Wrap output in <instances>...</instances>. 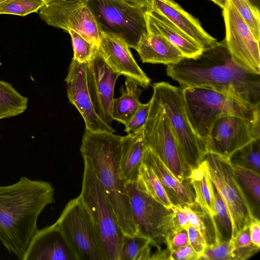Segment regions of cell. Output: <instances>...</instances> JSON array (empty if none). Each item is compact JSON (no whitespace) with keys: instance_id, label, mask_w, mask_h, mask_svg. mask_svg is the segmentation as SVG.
Here are the masks:
<instances>
[{"instance_id":"cell-32","label":"cell","mask_w":260,"mask_h":260,"mask_svg":"<svg viewBox=\"0 0 260 260\" xmlns=\"http://www.w3.org/2000/svg\"><path fill=\"white\" fill-rule=\"evenodd\" d=\"M44 5L43 0H5L0 3V14L24 16L38 12Z\"/></svg>"},{"instance_id":"cell-10","label":"cell","mask_w":260,"mask_h":260,"mask_svg":"<svg viewBox=\"0 0 260 260\" xmlns=\"http://www.w3.org/2000/svg\"><path fill=\"white\" fill-rule=\"evenodd\" d=\"M54 223L76 260H104L91 217L79 196L68 203Z\"/></svg>"},{"instance_id":"cell-34","label":"cell","mask_w":260,"mask_h":260,"mask_svg":"<svg viewBox=\"0 0 260 260\" xmlns=\"http://www.w3.org/2000/svg\"><path fill=\"white\" fill-rule=\"evenodd\" d=\"M234 246L232 240H220L207 245L198 260H232Z\"/></svg>"},{"instance_id":"cell-30","label":"cell","mask_w":260,"mask_h":260,"mask_svg":"<svg viewBox=\"0 0 260 260\" xmlns=\"http://www.w3.org/2000/svg\"><path fill=\"white\" fill-rule=\"evenodd\" d=\"M151 242L149 238L139 234L124 236L119 260H142L144 252Z\"/></svg>"},{"instance_id":"cell-16","label":"cell","mask_w":260,"mask_h":260,"mask_svg":"<svg viewBox=\"0 0 260 260\" xmlns=\"http://www.w3.org/2000/svg\"><path fill=\"white\" fill-rule=\"evenodd\" d=\"M87 64L88 62L80 63L73 58L65 79L69 101L81 114L86 130L114 133L115 129L102 120L94 109L87 86Z\"/></svg>"},{"instance_id":"cell-48","label":"cell","mask_w":260,"mask_h":260,"mask_svg":"<svg viewBox=\"0 0 260 260\" xmlns=\"http://www.w3.org/2000/svg\"><path fill=\"white\" fill-rule=\"evenodd\" d=\"M5 0H0V3H2V2L4 1Z\"/></svg>"},{"instance_id":"cell-14","label":"cell","mask_w":260,"mask_h":260,"mask_svg":"<svg viewBox=\"0 0 260 260\" xmlns=\"http://www.w3.org/2000/svg\"><path fill=\"white\" fill-rule=\"evenodd\" d=\"M260 138L259 120L226 115L213 123L205 140L207 151L230 158L237 150Z\"/></svg>"},{"instance_id":"cell-20","label":"cell","mask_w":260,"mask_h":260,"mask_svg":"<svg viewBox=\"0 0 260 260\" xmlns=\"http://www.w3.org/2000/svg\"><path fill=\"white\" fill-rule=\"evenodd\" d=\"M143 161L151 167L172 205L192 206L197 204L189 179L184 182L180 181L158 156L148 147L145 151Z\"/></svg>"},{"instance_id":"cell-47","label":"cell","mask_w":260,"mask_h":260,"mask_svg":"<svg viewBox=\"0 0 260 260\" xmlns=\"http://www.w3.org/2000/svg\"><path fill=\"white\" fill-rule=\"evenodd\" d=\"M43 1L45 2V4H49L52 2H53L56 0H43Z\"/></svg>"},{"instance_id":"cell-49","label":"cell","mask_w":260,"mask_h":260,"mask_svg":"<svg viewBox=\"0 0 260 260\" xmlns=\"http://www.w3.org/2000/svg\"><path fill=\"white\" fill-rule=\"evenodd\" d=\"M0 65H1V63H0Z\"/></svg>"},{"instance_id":"cell-6","label":"cell","mask_w":260,"mask_h":260,"mask_svg":"<svg viewBox=\"0 0 260 260\" xmlns=\"http://www.w3.org/2000/svg\"><path fill=\"white\" fill-rule=\"evenodd\" d=\"M152 87V96L165 111L180 153L191 171L202 162L207 149L189 120L183 89L164 81L154 83Z\"/></svg>"},{"instance_id":"cell-26","label":"cell","mask_w":260,"mask_h":260,"mask_svg":"<svg viewBox=\"0 0 260 260\" xmlns=\"http://www.w3.org/2000/svg\"><path fill=\"white\" fill-rule=\"evenodd\" d=\"M28 100L11 84L0 81V119L14 117L24 112L27 107Z\"/></svg>"},{"instance_id":"cell-46","label":"cell","mask_w":260,"mask_h":260,"mask_svg":"<svg viewBox=\"0 0 260 260\" xmlns=\"http://www.w3.org/2000/svg\"><path fill=\"white\" fill-rule=\"evenodd\" d=\"M209 1H211L213 2H214L215 4H216V5H217L218 6H219L220 7L221 5H220V3L219 0H209Z\"/></svg>"},{"instance_id":"cell-36","label":"cell","mask_w":260,"mask_h":260,"mask_svg":"<svg viewBox=\"0 0 260 260\" xmlns=\"http://www.w3.org/2000/svg\"><path fill=\"white\" fill-rule=\"evenodd\" d=\"M151 100L146 104L141 103L125 126V131L127 134L132 133L139 129L145 125L149 111Z\"/></svg>"},{"instance_id":"cell-15","label":"cell","mask_w":260,"mask_h":260,"mask_svg":"<svg viewBox=\"0 0 260 260\" xmlns=\"http://www.w3.org/2000/svg\"><path fill=\"white\" fill-rule=\"evenodd\" d=\"M120 76L108 64L99 46H96L88 61L86 76L90 98L97 115L110 125L116 81Z\"/></svg>"},{"instance_id":"cell-9","label":"cell","mask_w":260,"mask_h":260,"mask_svg":"<svg viewBox=\"0 0 260 260\" xmlns=\"http://www.w3.org/2000/svg\"><path fill=\"white\" fill-rule=\"evenodd\" d=\"M126 188L137 234L149 238L154 244H166L167 237L180 229L172 209L140 189L136 182L127 181Z\"/></svg>"},{"instance_id":"cell-28","label":"cell","mask_w":260,"mask_h":260,"mask_svg":"<svg viewBox=\"0 0 260 260\" xmlns=\"http://www.w3.org/2000/svg\"><path fill=\"white\" fill-rule=\"evenodd\" d=\"M230 159L233 165L260 174V138L252 140L237 150Z\"/></svg>"},{"instance_id":"cell-31","label":"cell","mask_w":260,"mask_h":260,"mask_svg":"<svg viewBox=\"0 0 260 260\" xmlns=\"http://www.w3.org/2000/svg\"><path fill=\"white\" fill-rule=\"evenodd\" d=\"M233 165L236 175L243 188L246 190L259 210L260 203V174L250 169Z\"/></svg>"},{"instance_id":"cell-11","label":"cell","mask_w":260,"mask_h":260,"mask_svg":"<svg viewBox=\"0 0 260 260\" xmlns=\"http://www.w3.org/2000/svg\"><path fill=\"white\" fill-rule=\"evenodd\" d=\"M144 135L147 146L181 182L189 180L191 172L179 150L168 118L152 96Z\"/></svg>"},{"instance_id":"cell-42","label":"cell","mask_w":260,"mask_h":260,"mask_svg":"<svg viewBox=\"0 0 260 260\" xmlns=\"http://www.w3.org/2000/svg\"><path fill=\"white\" fill-rule=\"evenodd\" d=\"M248 228L252 243L260 248V221L259 218L255 217L250 223Z\"/></svg>"},{"instance_id":"cell-41","label":"cell","mask_w":260,"mask_h":260,"mask_svg":"<svg viewBox=\"0 0 260 260\" xmlns=\"http://www.w3.org/2000/svg\"><path fill=\"white\" fill-rule=\"evenodd\" d=\"M231 240L234 246V249L252 244L250 240L248 226L241 230L236 237Z\"/></svg>"},{"instance_id":"cell-13","label":"cell","mask_w":260,"mask_h":260,"mask_svg":"<svg viewBox=\"0 0 260 260\" xmlns=\"http://www.w3.org/2000/svg\"><path fill=\"white\" fill-rule=\"evenodd\" d=\"M224 39L233 61L245 71L260 75L259 41L228 0L223 9Z\"/></svg>"},{"instance_id":"cell-17","label":"cell","mask_w":260,"mask_h":260,"mask_svg":"<svg viewBox=\"0 0 260 260\" xmlns=\"http://www.w3.org/2000/svg\"><path fill=\"white\" fill-rule=\"evenodd\" d=\"M99 47L106 61L114 71L132 79L139 86L148 87L150 79L137 64L129 47L123 40L101 31Z\"/></svg>"},{"instance_id":"cell-24","label":"cell","mask_w":260,"mask_h":260,"mask_svg":"<svg viewBox=\"0 0 260 260\" xmlns=\"http://www.w3.org/2000/svg\"><path fill=\"white\" fill-rule=\"evenodd\" d=\"M134 80L126 78L125 88L123 89L121 96L114 99L112 117L124 125L127 124L141 104L139 98L142 90Z\"/></svg>"},{"instance_id":"cell-21","label":"cell","mask_w":260,"mask_h":260,"mask_svg":"<svg viewBox=\"0 0 260 260\" xmlns=\"http://www.w3.org/2000/svg\"><path fill=\"white\" fill-rule=\"evenodd\" d=\"M147 30L159 34L177 47L184 57L195 58L203 52L202 47L163 15L146 10Z\"/></svg>"},{"instance_id":"cell-1","label":"cell","mask_w":260,"mask_h":260,"mask_svg":"<svg viewBox=\"0 0 260 260\" xmlns=\"http://www.w3.org/2000/svg\"><path fill=\"white\" fill-rule=\"evenodd\" d=\"M167 75L182 89L203 87L260 105V75L248 73L233 60L224 39L195 58L167 66Z\"/></svg>"},{"instance_id":"cell-38","label":"cell","mask_w":260,"mask_h":260,"mask_svg":"<svg viewBox=\"0 0 260 260\" xmlns=\"http://www.w3.org/2000/svg\"><path fill=\"white\" fill-rule=\"evenodd\" d=\"M186 230L188 235V244L200 257L207 246L204 238L200 233L191 225Z\"/></svg>"},{"instance_id":"cell-43","label":"cell","mask_w":260,"mask_h":260,"mask_svg":"<svg viewBox=\"0 0 260 260\" xmlns=\"http://www.w3.org/2000/svg\"><path fill=\"white\" fill-rule=\"evenodd\" d=\"M170 207L175 214L178 228L186 230L190 224L185 213L178 205H172Z\"/></svg>"},{"instance_id":"cell-37","label":"cell","mask_w":260,"mask_h":260,"mask_svg":"<svg viewBox=\"0 0 260 260\" xmlns=\"http://www.w3.org/2000/svg\"><path fill=\"white\" fill-rule=\"evenodd\" d=\"M166 243L169 251L188 244V238L185 229H179L172 232L166 238Z\"/></svg>"},{"instance_id":"cell-25","label":"cell","mask_w":260,"mask_h":260,"mask_svg":"<svg viewBox=\"0 0 260 260\" xmlns=\"http://www.w3.org/2000/svg\"><path fill=\"white\" fill-rule=\"evenodd\" d=\"M189 179L194 191L196 202L203 210L214 217V187L203 161L191 171Z\"/></svg>"},{"instance_id":"cell-3","label":"cell","mask_w":260,"mask_h":260,"mask_svg":"<svg viewBox=\"0 0 260 260\" xmlns=\"http://www.w3.org/2000/svg\"><path fill=\"white\" fill-rule=\"evenodd\" d=\"M121 139L113 133L85 129L80 152L90 161L124 236H133L138 232L132 217L127 182L120 167Z\"/></svg>"},{"instance_id":"cell-22","label":"cell","mask_w":260,"mask_h":260,"mask_svg":"<svg viewBox=\"0 0 260 260\" xmlns=\"http://www.w3.org/2000/svg\"><path fill=\"white\" fill-rule=\"evenodd\" d=\"M136 50L144 63L168 66L176 64L184 58L180 51L164 36L148 30Z\"/></svg>"},{"instance_id":"cell-18","label":"cell","mask_w":260,"mask_h":260,"mask_svg":"<svg viewBox=\"0 0 260 260\" xmlns=\"http://www.w3.org/2000/svg\"><path fill=\"white\" fill-rule=\"evenodd\" d=\"M147 10L158 13L207 50L218 42L202 27L200 21L186 11L175 0H149Z\"/></svg>"},{"instance_id":"cell-35","label":"cell","mask_w":260,"mask_h":260,"mask_svg":"<svg viewBox=\"0 0 260 260\" xmlns=\"http://www.w3.org/2000/svg\"><path fill=\"white\" fill-rule=\"evenodd\" d=\"M73 48V58L83 63L88 62L91 58L96 46L89 42L74 30H69Z\"/></svg>"},{"instance_id":"cell-27","label":"cell","mask_w":260,"mask_h":260,"mask_svg":"<svg viewBox=\"0 0 260 260\" xmlns=\"http://www.w3.org/2000/svg\"><path fill=\"white\" fill-rule=\"evenodd\" d=\"M138 187L164 205L170 207L172 204L157 176L147 164L142 162L137 181Z\"/></svg>"},{"instance_id":"cell-5","label":"cell","mask_w":260,"mask_h":260,"mask_svg":"<svg viewBox=\"0 0 260 260\" xmlns=\"http://www.w3.org/2000/svg\"><path fill=\"white\" fill-rule=\"evenodd\" d=\"M84 160L79 196L93 221L104 260H119L124 235L90 161Z\"/></svg>"},{"instance_id":"cell-4","label":"cell","mask_w":260,"mask_h":260,"mask_svg":"<svg viewBox=\"0 0 260 260\" xmlns=\"http://www.w3.org/2000/svg\"><path fill=\"white\" fill-rule=\"evenodd\" d=\"M187 114L192 127L205 142L214 122L235 115L260 120V105L254 106L222 92L203 87L183 89Z\"/></svg>"},{"instance_id":"cell-8","label":"cell","mask_w":260,"mask_h":260,"mask_svg":"<svg viewBox=\"0 0 260 260\" xmlns=\"http://www.w3.org/2000/svg\"><path fill=\"white\" fill-rule=\"evenodd\" d=\"M100 31L111 34L136 49L147 33L145 8L125 0H86Z\"/></svg>"},{"instance_id":"cell-44","label":"cell","mask_w":260,"mask_h":260,"mask_svg":"<svg viewBox=\"0 0 260 260\" xmlns=\"http://www.w3.org/2000/svg\"><path fill=\"white\" fill-rule=\"evenodd\" d=\"M128 3L138 7L147 8L149 6V0H125Z\"/></svg>"},{"instance_id":"cell-40","label":"cell","mask_w":260,"mask_h":260,"mask_svg":"<svg viewBox=\"0 0 260 260\" xmlns=\"http://www.w3.org/2000/svg\"><path fill=\"white\" fill-rule=\"evenodd\" d=\"M260 248L251 244L249 245L235 248L233 251L232 260H245L255 254Z\"/></svg>"},{"instance_id":"cell-7","label":"cell","mask_w":260,"mask_h":260,"mask_svg":"<svg viewBox=\"0 0 260 260\" xmlns=\"http://www.w3.org/2000/svg\"><path fill=\"white\" fill-rule=\"evenodd\" d=\"M203 161L226 209L232 227L231 239H233L256 216L236 175L230 158L207 151Z\"/></svg>"},{"instance_id":"cell-12","label":"cell","mask_w":260,"mask_h":260,"mask_svg":"<svg viewBox=\"0 0 260 260\" xmlns=\"http://www.w3.org/2000/svg\"><path fill=\"white\" fill-rule=\"evenodd\" d=\"M38 13L48 25L67 32L74 30L99 46L100 29L86 0H56L44 5Z\"/></svg>"},{"instance_id":"cell-19","label":"cell","mask_w":260,"mask_h":260,"mask_svg":"<svg viewBox=\"0 0 260 260\" xmlns=\"http://www.w3.org/2000/svg\"><path fill=\"white\" fill-rule=\"evenodd\" d=\"M24 260H76L62 234L54 223L38 232L31 240Z\"/></svg>"},{"instance_id":"cell-45","label":"cell","mask_w":260,"mask_h":260,"mask_svg":"<svg viewBox=\"0 0 260 260\" xmlns=\"http://www.w3.org/2000/svg\"><path fill=\"white\" fill-rule=\"evenodd\" d=\"M228 1V0H219L221 5L220 8L223 9L226 6Z\"/></svg>"},{"instance_id":"cell-33","label":"cell","mask_w":260,"mask_h":260,"mask_svg":"<svg viewBox=\"0 0 260 260\" xmlns=\"http://www.w3.org/2000/svg\"><path fill=\"white\" fill-rule=\"evenodd\" d=\"M214 196L215 211L214 218L217 228L222 240H230L231 239L232 232L231 222L223 201L215 187Z\"/></svg>"},{"instance_id":"cell-39","label":"cell","mask_w":260,"mask_h":260,"mask_svg":"<svg viewBox=\"0 0 260 260\" xmlns=\"http://www.w3.org/2000/svg\"><path fill=\"white\" fill-rule=\"evenodd\" d=\"M199 258V255L188 244L170 251L169 259L198 260Z\"/></svg>"},{"instance_id":"cell-23","label":"cell","mask_w":260,"mask_h":260,"mask_svg":"<svg viewBox=\"0 0 260 260\" xmlns=\"http://www.w3.org/2000/svg\"><path fill=\"white\" fill-rule=\"evenodd\" d=\"M147 147L144 126L122 136L120 167L122 176L126 182L137 181L144 154Z\"/></svg>"},{"instance_id":"cell-29","label":"cell","mask_w":260,"mask_h":260,"mask_svg":"<svg viewBox=\"0 0 260 260\" xmlns=\"http://www.w3.org/2000/svg\"><path fill=\"white\" fill-rule=\"evenodd\" d=\"M246 22L255 38L260 41L259 7L253 0H229Z\"/></svg>"},{"instance_id":"cell-2","label":"cell","mask_w":260,"mask_h":260,"mask_svg":"<svg viewBox=\"0 0 260 260\" xmlns=\"http://www.w3.org/2000/svg\"><path fill=\"white\" fill-rule=\"evenodd\" d=\"M54 195L49 182L24 176L13 184L0 186V241L19 259L24 260L38 231V218L55 202Z\"/></svg>"}]
</instances>
